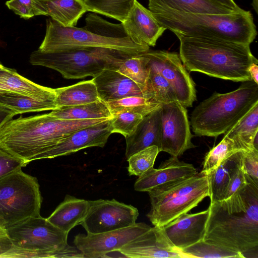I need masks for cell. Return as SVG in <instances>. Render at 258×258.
<instances>
[{"instance_id": "1", "label": "cell", "mask_w": 258, "mask_h": 258, "mask_svg": "<svg viewBox=\"0 0 258 258\" xmlns=\"http://www.w3.org/2000/svg\"><path fill=\"white\" fill-rule=\"evenodd\" d=\"M203 240L258 257V184L251 182L228 199L210 203Z\"/></svg>"}, {"instance_id": "2", "label": "cell", "mask_w": 258, "mask_h": 258, "mask_svg": "<svg viewBox=\"0 0 258 258\" xmlns=\"http://www.w3.org/2000/svg\"><path fill=\"white\" fill-rule=\"evenodd\" d=\"M180 41L179 56L185 69L209 76L245 82L252 80L248 72L258 63L250 45L224 39L175 34Z\"/></svg>"}, {"instance_id": "3", "label": "cell", "mask_w": 258, "mask_h": 258, "mask_svg": "<svg viewBox=\"0 0 258 258\" xmlns=\"http://www.w3.org/2000/svg\"><path fill=\"white\" fill-rule=\"evenodd\" d=\"M106 119H63L49 113L12 119L0 128V149L28 164L74 131Z\"/></svg>"}, {"instance_id": "4", "label": "cell", "mask_w": 258, "mask_h": 258, "mask_svg": "<svg viewBox=\"0 0 258 258\" xmlns=\"http://www.w3.org/2000/svg\"><path fill=\"white\" fill-rule=\"evenodd\" d=\"M89 47L110 48L134 55L150 48L134 42L122 23H111L94 13L87 14L83 27H64L51 18L47 19L45 35L39 50L52 52Z\"/></svg>"}, {"instance_id": "5", "label": "cell", "mask_w": 258, "mask_h": 258, "mask_svg": "<svg viewBox=\"0 0 258 258\" xmlns=\"http://www.w3.org/2000/svg\"><path fill=\"white\" fill-rule=\"evenodd\" d=\"M151 12L162 26L175 34L224 39L248 45L257 35L251 12L243 9L225 15L188 13L171 10Z\"/></svg>"}, {"instance_id": "6", "label": "cell", "mask_w": 258, "mask_h": 258, "mask_svg": "<svg viewBox=\"0 0 258 258\" xmlns=\"http://www.w3.org/2000/svg\"><path fill=\"white\" fill-rule=\"evenodd\" d=\"M258 103V84L243 82L226 93L215 92L194 109L190 125L198 136L217 137L225 134Z\"/></svg>"}, {"instance_id": "7", "label": "cell", "mask_w": 258, "mask_h": 258, "mask_svg": "<svg viewBox=\"0 0 258 258\" xmlns=\"http://www.w3.org/2000/svg\"><path fill=\"white\" fill-rule=\"evenodd\" d=\"M13 246V257H83L67 242L64 232L40 215L31 217L6 229Z\"/></svg>"}, {"instance_id": "8", "label": "cell", "mask_w": 258, "mask_h": 258, "mask_svg": "<svg viewBox=\"0 0 258 258\" xmlns=\"http://www.w3.org/2000/svg\"><path fill=\"white\" fill-rule=\"evenodd\" d=\"M137 55L101 47H89L58 51L32 52L29 61L59 72L67 79L94 77L105 69L118 70L126 59Z\"/></svg>"}, {"instance_id": "9", "label": "cell", "mask_w": 258, "mask_h": 258, "mask_svg": "<svg viewBox=\"0 0 258 258\" xmlns=\"http://www.w3.org/2000/svg\"><path fill=\"white\" fill-rule=\"evenodd\" d=\"M42 203L37 178L21 169L0 178V226H12L39 216Z\"/></svg>"}, {"instance_id": "10", "label": "cell", "mask_w": 258, "mask_h": 258, "mask_svg": "<svg viewBox=\"0 0 258 258\" xmlns=\"http://www.w3.org/2000/svg\"><path fill=\"white\" fill-rule=\"evenodd\" d=\"M139 214L135 207L115 199L89 201L88 211L80 225L87 233H103L133 225Z\"/></svg>"}, {"instance_id": "11", "label": "cell", "mask_w": 258, "mask_h": 258, "mask_svg": "<svg viewBox=\"0 0 258 258\" xmlns=\"http://www.w3.org/2000/svg\"><path fill=\"white\" fill-rule=\"evenodd\" d=\"M143 54L150 67L165 78L174 91L177 101L185 107L197 100L195 84L183 64L179 54L165 50H150Z\"/></svg>"}, {"instance_id": "12", "label": "cell", "mask_w": 258, "mask_h": 258, "mask_svg": "<svg viewBox=\"0 0 258 258\" xmlns=\"http://www.w3.org/2000/svg\"><path fill=\"white\" fill-rule=\"evenodd\" d=\"M161 129V152L178 157L196 147L191 142L187 110L178 101L162 104Z\"/></svg>"}, {"instance_id": "13", "label": "cell", "mask_w": 258, "mask_h": 258, "mask_svg": "<svg viewBox=\"0 0 258 258\" xmlns=\"http://www.w3.org/2000/svg\"><path fill=\"white\" fill-rule=\"evenodd\" d=\"M151 227L146 223L141 222L103 233H87V235L79 234L75 237L74 243L84 257H102L109 252L118 251L126 244L147 231Z\"/></svg>"}, {"instance_id": "14", "label": "cell", "mask_w": 258, "mask_h": 258, "mask_svg": "<svg viewBox=\"0 0 258 258\" xmlns=\"http://www.w3.org/2000/svg\"><path fill=\"white\" fill-rule=\"evenodd\" d=\"M118 251L130 258H191L174 246L167 237L164 226L151 227Z\"/></svg>"}, {"instance_id": "15", "label": "cell", "mask_w": 258, "mask_h": 258, "mask_svg": "<svg viewBox=\"0 0 258 258\" xmlns=\"http://www.w3.org/2000/svg\"><path fill=\"white\" fill-rule=\"evenodd\" d=\"M112 132L111 119L78 129L49 150L36 156L33 160L68 155L89 147L102 148Z\"/></svg>"}, {"instance_id": "16", "label": "cell", "mask_w": 258, "mask_h": 258, "mask_svg": "<svg viewBox=\"0 0 258 258\" xmlns=\"http://www.w3.org/2000/svg\"><path fill=\"white\" fill-rule=\"evenodd\" d=\"M209 209L194 214L184 213L164 226L165 233L175 247L182 249L203 240Z\"/></svg>"}, {"instance_id": "17", "label": "cell", "mask_w": 258, "mask_h": 258, "mask_svg": "<svg viewBox=\"0 0 258 258\" xmlns=\"http://www.w3.org/2000/svg\"><path fill=\"white\" fill-rule=\"evenodd\" d=\"M100 99L105 102L130 96L153 97L150 90L117 70L105 69L93 78Z\"/></svg>"}, {"instance_id": "18", "label": "cell", "mask_w": 258, "mask_h": 258, "mask_svg": "<svg viewBox=\"0 0 258 258\" xmlns=\"http://www.w3.org/2000/svg\"><path fill=\"white\" fill-rule=\"evenodd\" d=\"M210 196L208 182L192 191L178 195L151 207L147 216L154 226H164L180 215L188 213Z\"/></svg>"}, {"instance_id": "19", "label": "cell", "mask_w": 258, "mask_h": 258, "mask_svg": "<svg viewBox=\"0 0 258 258\" xmlns=\"http://www.w3.org/2000/svg\"><path fill=\"white\" fill-rule=\"evenodd\" d=\"M122 23L134 42L149 47L155 46L158 38L166 30L158 23L150 10L137 0Z\"/></svg>"}, {"instance_id": "20", "label": "cell", "mask_w": 258, "mask_h": 258, "mask_svg": "<svg viewBox=\"0 0 258 258\" xmlns=\"http://www.w3.org/2000/svg\"><path fill=\"white\" fill-rule=\"evenodd\" d=\"M194 166L171 156L163 162L158 168H150L137 179L134 188L138 191H148L164 183L186 178L197 173Z\"/></svg>"}, {"instance_id": "21", "label": "cell", "mask_w": 258, "mask_h": 258, "mask_svg": "<svg viewBox=\"0 0 258 258\" xmlns=\"http://www.w3.org/2000/svg\"><path fill=\"white\" fill-rule=\"evenodd\" d=\"M161 106L144 116L135 132L125 138V156L127 159L134 154L152 146L161 152Z\"/></svg>"}, {"instance_id": "22", "label": "cell", "mask_w": 258, "mask_h": 258, "mask_svg": "<svg viewBox=\"0 0 258 258\" xmlns=\"http://www.w3.org/2000/svg\"><path fill=\"white\" fill-rule=\"evenodd\" d=\"M22 94L40 100H55V89L37 84L7 68L0 70V92Z\"/></svg>"}, {"instance_id": "23", "label": "cell", "mask_w": 258, "mask_h": 258, "mask_svg": "<svg viewBox=\"0 0 258 258\" xmlns=\"http://www.w3.org/2000/svg\"><path fill=\"white\" fill-rule=\"evenodd\" d=\"M89 206V201L66 195L64 200L47 218L61 231L69 233L84 220Z\"/></svg>"}, {"instance_id": "24", "label": "cell", "mask_w": 258, "mask_h": 258, "mask_svg": "<svg viewBox=\"0 0 258 258\" xmlns=\"http://www.w3.org/2000/svg\"><path fill=\"white\" fill-rule=\"evenodd\" d=\"M148 7L151 11L171 10L188 13L219 15L239 11L210 0H149Z\"/></svg>"}, {"instance_id": "25", "label": "cell", "mask_w": 258, "mask_h": 258, "mask_svg": "<svg viewBox=\"0 0 258 258\" xmlns=\"http://www.w3.org/2000/svg\"><path fill=\"white\" fill-rule=\"evenodd\" d=\"M44 16L64 27L76 26L88 12L83 0H38Z\"/></svg>"}, {"instance_id": "26", "label": "cell", "mask_w": 258, "mask_h": 258, "mask_svg": "<svg viewBox=\"0 0 258 258\" xmlns=\"http://www.w3.org/2000/svg\"><path fill=\"white\" fill-rule=\"evenodd\" d=\"M243 150L236 152L223 160L213 171L207 174L210 203L224 200L229 181L241 167Z\"/></svg>"}, {"instance_id": "27", "label": "cell", "mask_w": 258, "mask_h": 258, "mask_svg": "<svg viewBox=\"0 0 258 258\" xmlns=\"http://www.w3.org/2000/svg\"><path fill=\"white\" fill-rule=\"evenodd\" d=\"M224 136L234 141L243 150L258 151V103Z\"/></svg>"}, {"instance_id": "28", "label": "cell", "mask_w": 258, "mask_h": 258, "mask_svg": "<svg viewBox=\"0 0 258 258\" xmlns=\"http://www.w3.org/2000/svg\"><path fill=\"white\" fill-rule=\"evenodd\" d=\"M57 109L90 103L100 100L93 79L55 89Z\"/></svg>"}, {"instance_id": "29", "label": "cell", "mask_w": 258, "mask_h": 258, "mask_svg": "<svg viewBox=\"0 0 258 258\" xmlns=\"http://www.w3.org/2000/svg\"><path fill=\"white\" fill-rule=\"evenodd\" d=\"M0 105L10 109L16 115L57 109L54 100H40L10 91L0 92Z\"/></svg>"}, {"instance_id": "30", "label": "cell", "mask_w": 258, "mask_h": 258, "mask_svg": "<svg viewBox=\"0 0 258 258\" xmlns=\"http://www.w3.org/2000/svg\"><path fill=\"white\" fill-rule=\"evenodd\" d=\"M51 116L59 119L88 120L111 119V114L106 102L98 101L77 106L62 107L52 110Z\"/></svg>"}, {"instance_id": "31", "label": "cell", "mask_w": 258, "mask_h": 258, "mask_svg": "<svg viewBox=\"0 0 258 258\" xmlns=\"http://www.w3.org/2000/svg\"><path fill=\"white\" fill-rule=\"evenodd\" d=\"M106 103L112 116L123 112H132L144 117L162 105L153 97L138 96L127 97Z\"/></svg>"}, {"instance_id": "32", "label": "cell", "mask_w": 258, "mask_h": 258, "mask_svg": "<svg viewBox=\"0 0 258 258\" xmlns=\"http://www.w3.org/2000/svg\"><path fill=\"white\" fill-rule=\"evenodd\" d=\"M88 11L124 21L136 0H83Z\"/></svg>"}, {"instance_id": "33", "label": "cell", "mask_w": 258, "mask_h": 258, "mask_svg": "<svg viewBox=\"0 0 258 258\" xmlns=\"http://www.w3.org/2000/svg\"><path fill=\"white\" fill-rule=\"evenodd\" d=\"M240 150H243L234 141L224 136L222 141L212 148L205 156L201 172L208 174L223 160Z\"/></svg>"}, {"instance_id": "34", "label": "cell", "mask_w": 258, "mask_h": 258, "mask_svg": "<svg viewBox=\"0 0 258 258\" xmlns=\"http://www.w3.org/2000/svg\"><path fill=\"white\" fill-rule=\"evenodd\" d=\"M117 71L136 83L147 87L150 68L149 58L143 53L125 59Z\"/></svg>"}, {"instance_id": "35", "label": "cell", "mask_w": 258, "mask_h": 258, "mask_svg": "<svg viewBox=\"0 0 258 258\" xmlns=\"http://www.w3.org/2000/svg\"><path fill=\"white\" fill-rule=\"evenodd\" d=\"M191 258H244L239 252L231 250L203 240L181 249Z\"/></svg>"}, {"instance_id": "36", "label": "cell", "mask_w": 258, "mask_h": 258, "mask_svg": "<svg viewBox=\"0 0 258 258\" xmlns=\"http://www.w3.org/2000/svg\"><path fill=\"white\" fill-rule=\"evenodd\" d=\"M159 152L157 146H152L131 156L127 159L129 164V175L140 176L153 167L156 158Z\"/></svg>"}, {"instance_id": "37", "label": "cell", "mask_w": 258, "mask_h": 258, "mask_svg": "<svg viewBox=\"0 0 258 258\" xmlns=\"http://www.w3.org/2000/svg\"><path fill=\"white\" fill-rule=\"evenodd\" d=\"M150 68L147 87L155 99L161 104L177 101L174 91L168 81L157 71Z\"/></svg>"}, {"instance_id": "38", "label": "cell", "mask_w": 258, "mask_h": 258, "mask_svg": "<svg viewBox=\"0 0 258 258\" xmlns=\"http://www.w3.org/2000/svg\"><path fill=\"white\" fill-rule=\"evenodd\" d=\"M144 116L132 112H123L111 118L112 133H119L125 138L131 136L136 131Z\"/></svg>"}, {"instance_id": "39", "label": "cell", "mask_w": 258, "mask_h": 258, "mask_svg": "<svg viewBox=\"0 0 258 258\" xmlns=\"http://www.w3.org/2000/svg\"><path fill=\"white\" fill-rule=\"evenodd\" d=\"M6 5L16 14L25 19L36 16H44L38 0H10Z\"/></svg>"}, {"instance_id": "40", "label": "cell", "mask_w": 258, "mask_h": 258, "mask_svg": "<svg viewBox=\"0 0 258 258\" xmlns=\"http://www.w3.org/2000/svg\"><path fill=\"white\" fill-rule=\"evenodd\" d=\"M241 168L247 182L258 184V151H243Z\"/></svg>"}, {"instance_id": "41", "label": "cell", "mask_w": 258, "mask_h": 258, "mask_svg": "<svg viewBox=\"0 0 258 258\" xmlns=\"http://www.w3.org/2000/svg\"><path fill=\"white\" fill-rule=\"evenodd\" d=\"M26 164L0 149V178L12 172L21 169Z\"/></svg>"}, {"instance_id": "42", "label": "cell", "mask_w": 258, "mask_h": 258, "mask_svg": "<svg viewBox=\"0 0 258 258\" xmlns=\"http://www.w3.org/2000/svg\"><path fill=\"white\" fill-rule=\"evenodd\" d=\"M248 183L245 175L240 167L229 181L225 193L224 200L229 198L234 194L244 187Z\"/></svg>"}, {"instance_id": "43", "label": "cell", "mask_w": 258, "mask_h": 258, "mask_svg": "<svg viewBox=\"0 0 258 258\" xmlns=\"http://www.w3.org/2000/svg\"><path fill=\"white\" fill-rule=\"evenodd\" d=\"M16 115L15 113L10 109L0 105V128Z\"/></svg>"}, {"instance_id": "44", "label": "cell", "mask_w": 258, "mask_h": 258, "mask_svg": "<svg viewBox=\"0 0 258 258\" xmlns=\"http://www.w3.org/2000/svg\"><path fill=\"white\" fill-rule=\"evenodd\" d=\"M211 1L220 4L222 5L230 7L234 10L240 11L241 8L235 3L234 0H210Z\"/></svg>"}, {"instance_id": "45", "label": "cell", "mask_w": 258, "mask_h": 258, "mask_svg": "<svg viewBox=\"0 0 258 258\" xmlns=\"http://www.w3.org/2000/svg\"><path fill=\"white\" fill-rule=\"evenodd\" d=\"M248 72L252 80L258 84V66L257 63H253L248 68Z\"/></svg>"}, {"instance_id": "46", "label": "cell", "mask_w": 258, "mask_h": 258, "mask_svg": "<svg viewBox=\"0 0 258 258\" xmlns=\"http://www.w3.org/2000/svg\"><path fill=\"white\" fill-rule=\"evenodd\" d=\"M252 6L255 12L257 13L258 12V0H252Z\"/></svg>"}, {"instance_id": "47", "label": "cell", "mask_w": 258, "mask_h": 258, "mask_svg": "<svg viewBox=\"0 0 258 258\" xmlns=\"http://www.w3.org/2000/svg\"><path fill=\"white\" fill-rule=\"evenodd\" d=\"M5 68V67H4V66H3V65L0 63V70H3V69H4Z\"/></svg>"}, {"instance_id": "48", "label": "cell", "mask_w": 258, "mask_h": 258, "mask_svg": "<svg viewBox=\"0 0 258 258\" xmlns=\"http://www.w3.org/2000/svg\"><path fill=\"white\" fill-rule=\"evenodd\" d=\"M2 228L0 226V229H2Z\"/></svg>"}]
</instances>
